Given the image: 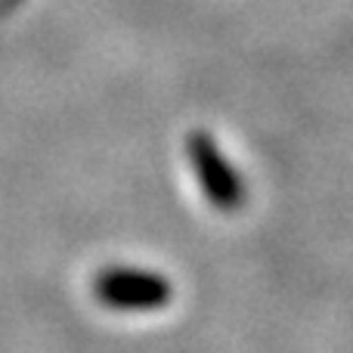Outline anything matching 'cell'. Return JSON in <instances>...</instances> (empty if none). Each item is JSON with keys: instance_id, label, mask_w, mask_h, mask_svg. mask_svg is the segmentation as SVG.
Wrapping results in <instances>:
<instances>
[{"instance_id": "1", "label": "cell", "mask_w": 353, "mask_h": 353, "mask_svg": "<svg viewBox=\"0 0 353 353\" xmlns=\"http://www.w3.org/2000/svg\"><path fill=\"white\" fill-rule=\"evenodd\" d=\"M93 298L115 313H155L174 298L168 276L143 267H109L93 279Z\"/></svg>"}, {"instance_id": "2", "label": "cell", "mask_w": 353, "mask_h": 353, "mask_svg": "<svg viewBox=\"0 0 353 353\" xmlns=\"http://www.w3.org/2000/svg\"><path fill=\"white\" fill-rule=\"evenodd\" d=\"M192 165H195V174H199L201 189L214 201V208L232 211V208L242 205L245 199L242 180L232 171V165L223 161V155L214 149V143L208 137H195L192 140Z\"/></svg>"}]
</instances>
